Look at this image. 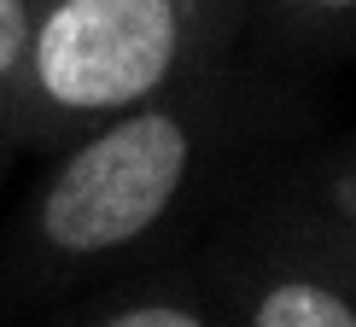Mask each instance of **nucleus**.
<instances>
[{
  "label": "nucleus",
  "mask_w": 356,
  "mask_h": 327,
  "mask_svg": "<svg viewBox=\"0 0 356 327\" xmlns=\"http://www.w3.org/2000/svg\"><path fill=\"white\" fill-rule=\"evenodd\" d=\"M187 170L193 129L181 111L146 99L99 117V129L70 146L41 187L35 240L70 263L111 257L164 222V211L187 187Z\"/></svg>",
  "instance_id": "obj_1"
},
{
  "label": "nucleus",
  "mask_w": 356,
  "mask_h": 327,
  "mask_svg": "<svg viewBox=\"0 0 356 327\" xmlns=\"http://www.w3.org/2000/svg\"><path fill=\"white\" fill-rule=\"evenodd\" d=\"M193 35V0H47L24 88L58 117H117L158 99Z\"/></svg>",
  "instance_id": "obj_2"
},
{
  "label": "nucleus",
  "mask_w": 356,
  "mask_h": 327,
  "mask_svg": "<svg viewBox=\"0 0 356 327\" xmlns=\"http://www.w3.org/2000/svg\"><path fill=\"white\" fill-rule=\"evenodd\" d=\"M245 321H257V327H356V298H345L327 280L286 275L251 298Z\"/></svg>",
  "instance_id": "obj_3"
},
{
  "label": "nucleus",
  "mask_w": 356,
  "mask_h": 327,
  "mask_svg": "<svg viewBox=\"0 0 356 327\" xmlns=\"http://www.w3.org/2000/svg\"><path fill=\"white\" fill-rule=\"evenodd\" d=\"M29 29H35V6H29V0H0V94L24 88Z\"/></svg>",
  "instance_id": "obj_4"
},
{
  "label": "nucleus",
  "mask_w": 356,
  "mask_h": 327,
  "mask_svg": "<svg viewBox=\"0 0 356 327\" xmlns=\"http://www.w3.org/2000/svg\"><path fill=\"white\" fill-rule=\"evenodd\" d=\"M94 321H106V327H199L204 316L193 304H170V298H123V304L99 310Z\"/></svg>",
  "instance_id": "obj_5"
},
{
  "label": "nucleus",
  "mask_w": 356,
  "mask_h": 327,
  "mask_svg": "<svg viewBox=\"0 0 356 327\" xmlns=\"http://www.w3.org/2000/svg\"><path fill=\"white\" fill-rule=\"evenodd\" d=\"M304 6H316V12H350L356 0H304Z\"/></svg>",
  "instance_id": "obj_6"
},
{
  "label": "nucleus",
  "mask_w": 356,
  "mask_h": 327,
  "mask_svg": "<svg viewBox=\"0 0 356 327\" xmlns=\"http://www.w3.org/2000/svg\"><path fill=\"white\" fill-rule=\"evenodd\" d=\"M350 205H356V187H350Z\"/></svg>",
  "instance_id": "obj_7"
}]
</instances>
